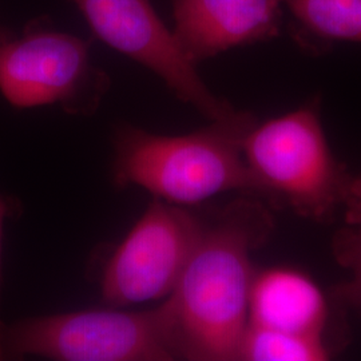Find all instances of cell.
Masks as SVG:
<instances>
[{
	"instance_id": "13",
	"label": "cell",
	"mask_w": 361,
	"mask_h": 361,
	"mask_svg": "<svg viewBox=\"0 0 361 361\" xmlns=\"http://www.w3.org/2000/svg\"><path fill=\"white\" fill-rule=\"evenodd\" d=\"M341 209L347 225L361 224V174L350 176Z\"/></svg>"
},
{
	"instance_id": "1",
	"label": "cell",
	"mask_w": 361,
	"mask_h": 361,
	"mask_svg": "<svg viewBox=\"0 0 361 361\" xmlns=\"http://www.w3.org/2000/svg\"><path fill=\"white\" fill-rule=\"evenodd\" d=\"M271 229L268 207L252 198L235 200L202 222L178 283L158 307L174 360L238 361L253 255Z\"/></svg>"
},
{
	"instance_id": "3",
	"label": "cell",
	"mask_w": 361,
	"mask_h": 361,
	"mask_svg": "<svg viewBox=\"0 0 361 361\" xmlns=\"http://www.w3.org/2000/svg\"><path fill=\"white\" fill-rule=\"evenodd\" d=\"M250 193L323 221L341 209L350 174L328 142L317 102L256 123L243 141Z\"/></svg>"
},
{
	"instance_id": "9",
	"label": "cell",
	"mask_w": 361,
	"mask_h": 361,
	"mask_svg": "<svg viewBox=\"0 0 361 361\" xmlns=\"http://www.w3.org/2000/svg\"><path fill=\"white\" fill-rule=\"evenodd\" d=\"M328 319V298L307 273L289 267L255 271L249 295V324L325 337Z\"/></svg>"
},
{
	"instance_id": "5",
	"label": "cell",
	"mask_w": 361,
	"mask_h": 361,
	"mask_svg": "<svg viewBox=\"0 0 361 361\" xmlns=\"http://www.w3.org/2000/svg\"><path fill=\"white\" fill-rule=\"evenodd\" d=\"M110 87L90 42L56 30L49 18L30 20L0 46V94L13 109L58 104L71 116H94Z\"/></svg>"
},
{
	"instance_id": "4",
	"label": "cell",
	"mask_w": 361,
	"mask_h": 361,
	"mask_svg": "<svg viewBox=\"0 0 361 361\" xmlns=\"http://www.w3.org/2000/svg\"><path fill=\"white\" fill-rule=\"evenodd\" d=\"M173 361L159 308L77 310L0 319V361Z\"/></svg>"
},
{
	"instance_id": "12",
	"label": "cell",
	"mask_w": 361,
	"mask_h": 361,
	"mask_svg": "<svg viewBox=\"0 0 361 361\" xmlns=\"http://www.w3.org/2000/svg\"><path fill=\"white\" fill-rule=\"evenodd\" d=\"M335 255L348 274L340 293L361 312V224L347 225L336 235Z\"/></svg>"
},
{
	"instance_id": "14",
	"label": "cell",
	"mask_w": 361,
	"mask_h": 361,
	"mask_svg": "<svg viewBox=\"0 0 361 361\" xmlns=\"http://www.w3.org/2000/svg\"><path fill=\"white\" fill-rule=\"evenodd\" d=\"M20 212V204L10 195L0 193V313H1V284H3V268H1V253H3V235L4 225L8 219L18 216ZM1 319V317H0Z\"/></svg>"
},
{
	"instance_id": "15",
	"label": "cell",
	"mask_w": 361,
	"mask_h": 361,
	"mask_svg": "<svg viewBox=\"0 0 361 361\" xmlns=\"http://www.w3.org/2000/svg\"><path fill=\"white\" fill-rule=\"evenodd\" d=\"M13 35H15V31L11 30L10 27L3 25L1 20H0V46H1L4 42H7L8 39L13 38Z\"/></svg>"
},
{
	"instance_id": "7",
	"label": "cell",
	"mask_w": 361,
	"mask_h": 361,
	"mask_svg": "<svg viewBox=\"0 0 361 361\" xmlns=\"http://www.w3.org/2000/svg\"><path fill=\"white\" fill-rule=\"evenodd\" d=\"M106 46L150 70L183 104L214 121L235 109L217 97L180 50L152 0H71Z\"/></svg>"
},
{
	"instance_id": "6",
	"label": "cell",
	"mask_w": 361,
	"mask_h": 361,
	"mask_svg": "<svg viewBox=\"0 0 361 361\" xmlns=\"http://www.w3.org/2000/svg\"><path fill=\"white\" fill-rule=\"evenodd\" d=\"M202 222L188 207L155 198L104 265V302L123 308L166 298L193 252Z\"/></svg>"
},
{
	"instance_id": "11",
	"label": "cell",
	"mask_w": 361,
	"mask_h": 361,
	"mask_svg": "<svg viewBox=\"0 0 361 361\" xmlns=\"http://www.w3.org/2000/svg\"><path fill=\"white\" fill-rule=\"evenodd\" d=\"M331 350L324 336L300 335L247 324L238 361H324Z\"/></svg>"
},
{
	"instance_id": "2",
	"label": "cell",
	"mask_w": 361,
	"mask_h": 361,
	"mask_svg": "<svg viewBox=\"0 0 361 361\" xmlns=\"http://www.w3.org/2000/svg\"><path fill=\"white\" fill-rule=\"evenodd\" d=\"M257 118L235 110L188 134L162 135L121 123L113 134V180L157 200L190 207L228 193H250L243 141Z\"/></svg>"
},
{
	"instance_id": "8",
	"label": "cell",
	"mask_w": 361,
	"mask_h": 361,
	"mask_svg": "<svg viewBox=\"0 0 361 361\" xmlns=\"http://www.w3.org/2000/svg\"><path fill=\"white\" fill-rule=\"evenodd\" d=\"M171 32L195 66L237 47L269 42L284 26L283 0H170Z\"/></svg>"
},
{
	"instance_id": "10",
	"label": "cell",
	"mask_w": 361,
	"mask_h": 361,
	"mask_svg": "<svg viewBox=\"0 0 361 361\" xmlns=\"http://www.w3.org/2000/svg\"><path fill=\"white\" fill-rule=\"evenodd\" d=\"M289 34L305 51L322 54L335 43L361 44V0H283Z\"/></svg>"
}]
</instances>
